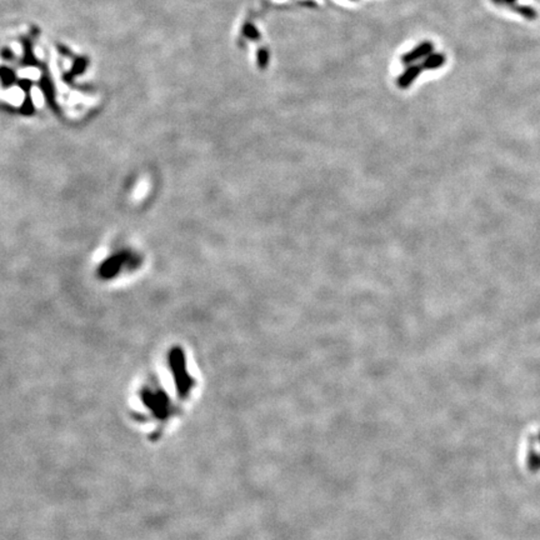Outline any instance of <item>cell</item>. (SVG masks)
<instances>
[{"instance_id": "6da1fadb", "label": "cell", "mask_w": 540, "mask_h": 540, "mask_svg": "<svg viewBox=\"0 0 540 540\" xmlns=\"http://www.w3.org/2000/svg\"><path fill=\"white\" fill-rule=\"evenodd\" d=\"M432 53H434V44L432 41H423V43L414 46L412 50L405 53L402 57V63L405 65H412V64L420 62V60L423 62Z\"/></svg>"}, {"instance_id": "7a4b0ae2", "label": "cell", "mask_w": 540, "mask_h": 540, "mask_svg": "<svg viewBox=\"0 0 540 540\" xmlns=\"http://www.w3.org/2000/svg\"><path fill=\"white\" fill-rule=\"evenodd\" d=\"M421 71H423V69H421L420 64H412V65L408 66V68L404 70V73L398 78L396 84H398V87L399 88H402V89H407V88H409L410 85L414 83V80L420 75Z\"/></svg>"}, {"instance_id": "3957f363", "label": "cell", "mask_w": 540, "mask_h": 540, "mask_svg": "<svg viewBox=\"0 0 540 540\" xmlns=\"http://www.w3.org/2000/svg\"><path fill=\"white\" fill-rule=\"evenodd\" d=\"M446 62L445 55L443 53H432L421 62L420 66L423 70H435V69L442 68Z\"/></svg>"}, {"instance_id": "277c9868", "label": "cell", "mask_w": 540, "mask_h": 540, "mask_svg": "<svg viewBox=\"0 0 540 540\" xmlns=\"http://www.w3.org/2000/svg\"><path fill=\"white\" fill-rule=\"evenodd\" d=\"M269 58H270V53L266 48H259L258 53H256V62H258V66L260 69H265L269 64Z\"/></svg>"}, {"instance_id": "5b68a950", "label": "cell", "mask_w": 540, "mask_h": 540, "mask_svg": "<svg viewBox=\"0 0 540 540\" xmlns=\"http://www.w3.org/2000/svg\"><path fill=\"white\" fill-rule=\"evenodd\" d=\"M243 33H244V35L247 36L248 39H250V40L253 41H256L259 38H260V33H259L258 29H256L252 23H248V24L244 25V28H243Z\"/></svg>"}, {"instance_id": "8992f818", "label": "cell", "mask_w": 540, "mask_h": 540, "mask_svg": "<svg viewBox=\"0 0 540 540\" xmlns=\"http://www.w3.org/2000/svg\"><path fill=\"white\" fill-rule=\"evenodd\" d=\"M515 10L519 14H521L524 18H527L529 20H534L538 15L537 11L533 8H530V6H515Z\"/></svg>"}, {"instance_id": "52a82bcc", "label": "cell", "mask_w": 540, "mask_h": 540, "mask_svg": "<svg viewBox=\"0 0 540 540\" xmlns=\"http://www.w3.org/2000/svg\"><path fill=\"white\" fill-rule=\"evenodd\" d=\"M495 1V0H494ZM516 0H500V3L502 4H508V5H513L514 3H515Z\"/></svg>"}]
</instances>
